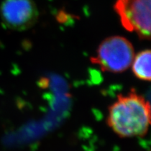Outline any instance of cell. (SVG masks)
I'll return each instance as SVG.
<instances>
[{"instance_id": "obj_1", "label": "cell", "mask_w": 151, "mask_h": 151, "mask_svg": "<svg viewBox=\"0 0 151 151\" xmlns=\"http://www.w3.org/2000/svg\"><path fill=\"white\" fill-rule=\"evenodd\" d=\"M106 122L118 137H143L151 127V104L134 89L118 94L109 106Z\"/></svg>"}, {"instance_id": "obj_4", "label": "cell", "mask_w": 151, "mask_h": 151, "mask_svg": "<svg viewBox=\"0 0 151 151\" xmlns=\"http://www.w3.org/2000/svg\"><path fill=\"white\" fill-rule=\"evenodd\" d=\"M0 14L6 27L17 31L29 29L39 18V11L34 0H4Z\"/></svg>"}, {"instance_id": "obj_2", "label": "cell", "mask_w": 151, "mask_h": 151, "mask_svg": "<svg viewBox=\"0 0 151 151\" xmlns=\"http://www.w3.org/2000/svg\"><path fill=\"white\" fill-rule=\"evenodd\" d=\"M134 55V49L129 40L113 36L101 41L90 61L103 71L120 73L131 67Z\"/></svg>"}, {"instance_id": "obj_5", "label": "cell", "mask_w": 151, "mask_h": 151, "mask_svg": "<svg viewBox=\"0 0 151 151\" xmlns=\"http://www.w3.org/2000/svg\"><path fill=\"white\" fill-rule=\"evenodd\" d=\"M131 67L136 78L151 81V50H142L134 55Z\"/></svg>"}, {"instance_id": "obj_3", "label": "cell", "mask_w": 151, "mask_h": 151, "mask_svg": "<svg viewBox=\"0 0 151 151\" xmlns=\"http://www.w3.org/2000/svg\"><path fill=\"white\" fill-rule=\"evenodd\" d=\"M114 10L124 29L151 41V0H116Z\"/></svg>"}]
</instances>
